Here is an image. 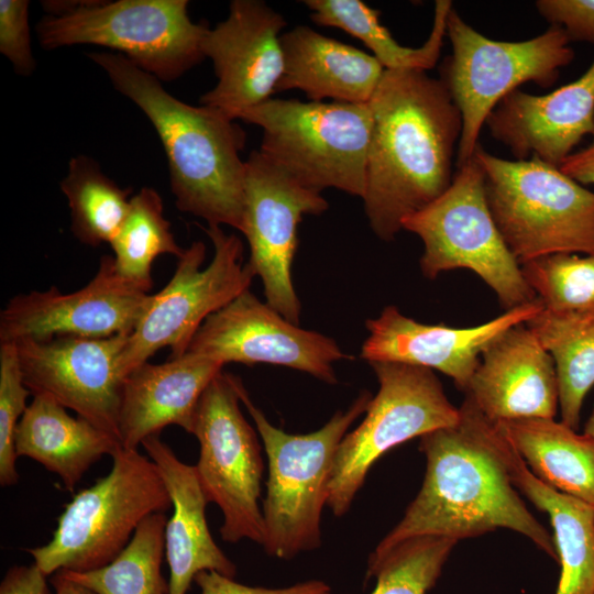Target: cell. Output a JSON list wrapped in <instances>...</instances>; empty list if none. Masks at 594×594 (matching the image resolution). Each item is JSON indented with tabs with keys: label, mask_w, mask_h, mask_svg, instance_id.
Listing matches in <instances>:
<instances>
[{
	"label": "cell",
	"mask_w": 594,
	"mask_h": 594,
	"mask_svg": "<svg viewBox=\"0 0 594 594\" xmlns=\"http://www.w3.org/2000/svg\"><path fill=\"white\" fill-rule=\"evenodd\" d=\"M459 409L455 425L419 438L426 458L421 488L372 553H384L415 537L459 541L506 528L558 561L553 537L528 510L512 482L503 435L469 397Z\"/></svg>",
	"instance_id": "obj_1"
},
{
	"label": "cell",
	"mask_w": 594,
	"mask_h": 594,
	"mask_svg": "<svg viewBox=\"0 0 594 594\" xmlns=\"http://www.w3.org/2000/svg\"><path fill=\"white\" fill-rule=\"evenodd\" d=\"M364 211L374 234L393 241L407 217L452 183L462 116L441 79L424 70L385 69L370 100Z\"/></svg>",
	"instance_id": "obj_2"
},
{
	"label": "cell",
	"mask_w": 594,
	"mask_h": 594,
	"mask_svg": "<svg viewBox=\"0 0 594 594\" xmlns=\"http://www.w3.org/2000/svg\"><path fill=\"white\" fill-rule=\"evenodd\" d=\"M114 89L148 118L163 144L170 191L178 210L243 233L245 223V131L223 112L188 105L125 56L87 54Z\"/></svg>",
	"instance_id": "obj_3"
},
{
	"label": "cell",
	"mask_w": 594,
	"mask_h": 594,
	"mask_svg": "<svg viewBox=\"0 0 594 594\" xmlns=\"http://www.w3.org/2000/svg\"><path fill=\"white\" fill-rule=\"evenodd\" d=\"M187 0L42 1L36 24L46 51L91 44L119 51L161 81L179 78L204 58L208 31L188 15Z\"/></svg>",
	"instance_id": "obj_4"
},
{
	"label": "cell",
	"mask_w": 594,
	"mask_h": 594,
	"mask_svg": "<svg viewBox=\"0 0 594 594\" xmlns=\"http://www.w3.org/2000/svg\"><path fill=\"white\" fill-rule=\"evenodd\" d=\"M372 398L365 391L317 431L290 435L273 426L242 388L241 402L255 424L268 462L262 506L263 548L268 556L288 560L320 547L321 515L338 447Z\"/></svg>",
	"instance_id": "obj_5"
},
{
	"label": "cell",
	"mask_w": 594,
	"mask_h": 594,
	"mask_svg": "<svg viewBox=\"0 0 594 594\" xmlns=\"http://www.w3.org/2000/svg\"><path fill=\"white\" fill-rule=\"evenodd\" d=\"M474 156L492 217L520 265L551 254H594V191L537 156L509 161L480 144Z\"/></svg>",
	"instance_id": "obj_6"
},
{
	"label": "cell",
	"mask_w": 594,
	"mask_h": 594,
	"mask_svg": "<svg viewBox=\"0 0 594 594\" xmlns=\"http://www.w3.org/2000/svg\"><path fill=\"white\" fill-rule=\"evenodd\" d=\"M110 472L65 505L52 539L29 549L48 576L61 570L87 572L117 558L148 516L172 501L156 464L139 450L121 448Z\"/></svg>",
	"instance_id": "obj_7"
},
{
	"label": "cell",
	"mask_w": 594,
	"mask_h": 594,
	"mask_svg": "<svg viewBox=\"0 0 594 594\" xmlns=\"http://www.w3.org/2000/svg\"><path fill=\"white\" fill-rule=\"evenodd\" d=\"M238 119L262 129L260 152L301 185L363 198L373 127L370 103L271 98Z\"/></svg>",
	"instance_id": "obj_8"
},
{
	"label": "cell",
	"mask_w": 594,
	"mask_h": 594,
	"mask_svg": "<svg viewBox=\"0 0 594 594\" xmlns=\"http://www.w3.org/2000/svg\"><path fill=\"white\" fill-rule=\"evenodd\" d=\"M452 54L441 67V80L462 116L457 165L474 155L488 116L518 86L532 81L548 88L560 69L574 59L570 38L558 25L529 40L496 41L477 32L451 9L447 34Z\"/></svg>",
	"instance_id": "obj_9"
},
{
	"label": "cell",
	"mask_w": 594,
	"mask_h": 594,
	"mask_svg": "<svg viewBox=\"0 0 594 594\" xmlns=\"http://www.w3.org/2000/svg\"><path fill=\"white\" fill-rule=\"evenodd\" d=\"M402 228L424 243L419 265L426 278L465 268L495 293L506 310L537 299L492 217L484 174L474 155L458 167L447 190L404 219Z\"/></svg>",
	"instance_id": "obj_10"
},
{
	"label": "cell",
	"mask_w": 594,
	"mask_h": 594,
	"mask_svg": "<svg viewBox=\"0 0 594 594\" xmlns=\"http://www.w3.org/2000/svg\"><path fill=\"white\" fill-rule=\"evenodd\" d=\"M204 230L213 245L211 262L202 268L206 245L193 242L169 282L150 295L121 355L125 377L163 348L170 349L169 359L184 355L206 319L250 289L256 275L243 263L240 238L224 233L221 226Z\"/></svg>",
	"instance_id": "obj_11"
},
{
	"label": "cell",
	"mask_w": 594,
	"mask_h": 594,
	"mask_svg": "<svg viewBox=\"0 0 594 594\" xmlns=\"http://www.w3.org/2000/svg\"><path fill=\"white\" fill-rule=\"evenodd\" d=\"M378 392L366 416L338 447L327 506L341 517L350 509L373 464L391 449L440 428L455 425L460 409L447 397L430 369L372 362Z\"/></svg>",
	"instance_id": "obj_12"
},
{
	"label": "cell",
	"mask_w": 594,
	"mask_h": 594,
	"mask_svg": "<svg viewBox=\"0 0 594 594\" xmlns=\"http://www.w3.org/2000/svg\"><path fill=\"white\" fill-rule=\"evenodd\" d=\"M243 387L239 377L222 370L204 392L191 430L199 443L195 469L206 498L222 513V540L249 539L263 547L264 463L256 432L240 409Z\"/></svg>",
	"instance_id": "obj_13"
},
{
	"label": "cell",
	"mask_w": 594,
	"mask_h": 594,
	"mask_svg": "<svg viewBox=\"0 0 594 594\" xmlns=\"http://www.w3.org/2000/svg\"><path fill=\"white\" fill-rule=\"evenodd\" d=\"M329 208L321 193L307 188L260 150L245 161V223L248 264L260 276L266 304L299 324L301 305L292 280L298 246V226L306 215Z\"/></svg>",
	"instance_id": "obj_14"
},
{
	"label": "cell",
	"mask_w": 594,
	"mask_h": 594,
	"mask_svg": "<svg viewBox=\"0 0 594 594\" xmlns=\"http://www.w3.org/2000/svg\"><path fill=\"white\" fill-rule=\"evenodd\" d=\"M150 290L123 276L112 255H103L94 277L75 292L52 286L11 297L0 312V343L131 334Z\"/></svg>",
	"instance_id": "obj_15"
},
{
	"label": "cell",
	"mask_w": 594,
	"mask_h": 594,
	"mask_svg": "<svg viewBox=\"0 0 594 594\" xmlns=\"http://www.w3.org/2000/svg\"><path fill=\"white\" fill-rule=\"evenodd\" d=\"M129 336H67L13 343L24 384L32 396L54 399L119 440L118 420L125 381L121 355Z\"/></svg>",
	"instance_id": "obj_16"
},
{
	"label": "cell",
	"mask_w": 594,
	"mask_h": 594,
	"mask_svg": "<svg viewBox=\"0 0 594 594\" xmlns=\"http://www.w3.org/2000/svg\"><path fill=\"white\" fill-rule=\"evenodd\" d=\"M185 354L254 365L267 363L336 384L333 364L352 359L320 332L301 329L262 302L251 290L206 319Z\"/></svg>",
	"instance_id": "obj_17"
},
{
	"label": "cell",
	"mask_w": 594,
	"mask_h": 594,
	"mask_svg": "<svg viewBox=\"0 0 594 594\" xmlns=\"http://www.w3.org/2000/svg\"><path fill=\"white\" fill-rule=\"evenodd\" d=\"M286 24L264 1H231L228 18L208 29L202 40L217 84L200 97L201 105L235 120L271 99L284 69L280 35Z\"/></svg>",
	"instance_id": "obj_18"
},
{
	"label": "cell",
	"mask_w": 594,
	"mask_h": 594,
	"mask_svg": "<svg viewBox=\"0 0 594 594\" xmlns=\"http://www.w3.org/2000/svg\"><path fill=\"white\" fill-rule=\"evenodd\" d=\"M542 310L541 301L535 299L487 322L455 328L419 322L391 305L365 321L369 336L360 358L369 363L395 362L436 370L466 392L484 349L504 331L528 322Z\"/></svg>",
	"instance_id": "obj_19"
},
{
	"label": "cell",
	"mask_w": 594,
	"mask_h": 594,
	"mask_svg": "<svg viewBox=\"0 0 594 594\" xmlns=\"http://www.w3.org/2000/svg\"><path fill=\"white\" fill-rule=\"evenodd\" d=\"M466 397L493 424L556 417L554 362L526 323L497 336L483 351Z\"/></svg>",
	"instance_id": "obj_20"
},
{
	"label": "cell",
	"mask_w": 594,
	"mask_h": 594,
	"mask_svg": "<svg viewBox=\"0 0 594 594\" xmlns=\"http://www.w3.org/2000/svg\"><path fill=\"white\" fill-rule=\"evenodd\" d=\"M491 135L517 160L537 156L554 166L594 125V61L576 80L543 96L514 90L488 116Z\"/></svg>",
	"instance_id": "obj_21"
},
{
	"label": "cell",
	"mask_w": 594,
	"mask_h": 594,
	"mask_svg": "<svg viewBox=\"0 0 594 594\" xmlns=\"http://www.w3.org/2000/svg\"><path fill=\"white\" fill-rule=\"evenodd\" d=\"M223 364L184 354L153 364L145 362L124 381L118 429L121 447L138 450L142 442L167 426L191 433L199 400Z\"/></svg>",
	"instance_id": "obj_22"
},
{
	"label": "cell",
	"mask_w": 594,
	"mask_h": 594,
	"mask_svg": "<svg viewBox=\"0 0 594 594\" xmlns=\"http://www.w3.org/2000/svg\"><path fill=\"white\" fill-rule=\"evenodd\" d=\"M141 446L160 470L172 501L173 514L165 527L169 594H186L201 571H215L233 579L235 564L210 534L206 518L209 502L195 465L180 461L160 436L146 438Z\"/></svg>",
	"instance_id": "obj_23"
},
{
	"label": "cell",
	"mask_w": 594,
	"mask_h": 594,
	"mask_svg": "<svg viewBox=\"0 0 594 594\" xmlns=\"http://www.w3.org/2000/svg\"><path fill=\"white\" fill-rule=\"evenodd\" d=\"M280 44L284 69L276 92L299 89L309 101L369 103L385 70L373 55L307 25L284 32Z\"/></svg>",
	"instance_id": "obj_24"
},
{
	"label": "cell",
	"mask_w": 594,
	"mask_h": 594,
	"mask_svg": "<svg viewBox=\"0 0 594 594\" xmlns=\"http://www.w3.org/2000/svg\"><path fill=\"white\" fill-rule=\"evenodd\" d=\"M18 458L26 457L58 475L73 491L88 469L122 447L118 439L46 396H33L14 436Z\"/></svg>",
	"instance_id": "obj_25"
},
{
	"label": "cell",
	"mask_w": 594,
	"mask_h": 594,
	"mask_svg": "<svg viewBox=\"0 0 594 594\" xmlns=\"http://www.w3.org/2000/svg\"><path fill=\"white\" fill-rule=\"evenodd\" d=\"M503 438V455L514 486L548 515L553 530L561 568L554 594H594V508L535 476Z\"/></svg>",
	"instance_id": "obj_26"
},
{
	"label": "cell",
	"mask_w": 594,
	"mask_h": 594,
	"mask_svg": "<svg viewBox=\"0 0 594 594\" xmlns=\"http://www.w3.org/2000/svg\"><path fill=\"white\" fill-rule=\"evenodd\" d=\"M543 483L594 508V440L554 418L495 424Z\"/></svg>",
	"instance_id": "obj_27"
},
{
	"label": "cell",
	"mask_w": 594,
	"mask_h": 594,
	"mask_svg": "<svg viewBox=\"0 0 594 594\" xmlns=\"http://www.w3.org/2000/svg\"><path fill=\"white\" fill-rule=\"evenodd\" d=\"M304 4L316 24L339 28L362 41L385 69L424 72L439 61L448 15L453 8L449 0L436 1L429 37L420 47L413 48L398 44L381 23L380 12L361 0H306Z\"/></svg>",
	"instance_id": "obj_28"
},
{
	"label": "cell",
	"mask_w": 594,
	"mask_h": 594,
	"mask_svg": "<svg viewBox=\"0 0 594 594\" xmlns=\"http://www.w3.org/2000/svg\"><path fill=\"white\" fill-rule=\"evenodd\" d=\"M526 324L554 362L561 421L576 430L594 386V314L543 309Z\"/></svg>",
	"instance_id": "obj_29"
},
{
	"label": "cell",
	"mask_w": 594,
	"mask_h": 594,
	"mask_svg": "<svg viewBox=\"0 0 594 594\" xmlns=\"http://www.w3.org/2000/svg\"><path fill=\"white\" fill-rule=\"evenodd\" d=\"M61 190L68 202L74 237L89 246L110 244L129 212L132 188L119 186L96 160L81 154L70 158Z\"/></svg>",
	"instance_id": "obj_30"
},
{
	"label": "cell",
	"mask_w": 594,
	"mask_h": 594,
	"mask_svg": "<svg viewBox=\"0 0 594 594\" xmlns=\"http://www.w3.org/2000/svg\"><path fill=\"white\" fill-rule=\"evenodd\" d=\"M166 522L165 513L148 516L120 554L102 568L61 571L97 594H169V583L161 571Z\"/></svg>",
	"instance_id": "obj_31"
},
{
	"label": "cell",
	"mask_w": 594,
	"mask_h": 594,
	"mask_svg": "<svg viewBox=\"0 0 594 594\" xmlns=\"http://www.w3.org/2000/svg\"><path fill=\"white\" fill-rule=\"evenodd\" d=\"M118 271L129 279L152 288V265L157 256L180 257L185 249L178 245L165 218L160 194L143 187L131 198L124 222L110 242Z\"/></svg>",
	"instance_id": "obj_32"
},
{
	"label": "cell",
	"mask_w": 594,
	"mask_h": 594,
	"mask_svg": "<svg viewBox=\"0 0 594 594\" xmlns=\"http://www.w3.org/2000/svg\"><path fill=\"white\" fill-rule=\"evenodd\" d=\"M457 543L453 538L422 536L371 553L365 581L375 579L376 584L370 594H427Z\"/></svg>",
	"instance_id": "obj_33"
},
{
	"label": "cell",
	"mask_w": 594,
	"mask_h": 594,
	"mask_svg": "<svg viewBox=\"0 0 594 594\" xmlns=\"http://www.w3.org/2000/svg\"><path fill=\"white\" fill-rule=\"evenodd\" d=\"M524 277L549 311L594 314V254H551L521 264Z\"/></svg>",
	"instance_id": "obj_34"
},
{
	"label": "cell",
	"mask_w": 594,
	"mask_h": 594,
	"mask_svg": "<svg viewBox=\"0 0 594 594\" xmlns=\"http://www.w3.org/2000/svg\"><path fill=\"white\" fill-rule=\"evenodd\" d=\"M25 386L14 343H0V485L18 483L14 436L28 408Z\"/></svg>",
	"instance_id": "obj_35"
},
{
	"label": "cell",
	"mask_w": 594,
	"mask_h": 594,
	"mask_svg": "<svg viewBox=\"0 0 594 594\" xmlns=\"http://www.w3.org/2000/svg\"><path fill=\"white\" fill-rule=\"evenodd\" d=\"M28 0L0 1V53L16 74L31 76L36 63L31 45Z\"/></svg>",
	"instance_id": "obj_36"
},
{
	"label": "cell",
	"mask_w": 594,
	"mask_h": 594,
	"mask_svg": "<svg viewBox=\"0 0 594 594\" xmlns=\"http://www.w3.org/2000/svg\"><path fill=\"white\" fill-rule=\"evenodd\" d=\"M538 12L564 30L570 41L594 44V0H538Z\"/></svg>",
	"instance_id": "obj_37"
},
{
	"label": "cell",
	"mask_w": 594,
	"mask_h": 594,
	"mask_svg": "<svg viewBox=\"0 0 594 594\" xmlns=\"http://www.w3.org/2000/svg\"><path fill=\"white\" fill-rule=\"evenodd\" d=\"M201 594H331L323 581L310 580L288 587L248 586L215 571H201L195 576Z\"/></svg>",
	"instance_id": "obj_38"
},
{
	"label": "cell",
	"mask_w": 594,
	"mask_h": 594,
	"mask_svg": "<svg viewBox=\"0 0 594 594\" xmlns=\"http://www.w3.org/2000/svg\"><path fill=\"white\" fill-rule=\"evenodd\" d=\"M46 578L34 562L12 566L1 581L0 594H52Z\"/></svg>",
	"instance_id": "obj_39"
},
{
	"label": "cell",
	"mask_w": 594,
	"mask_h": 594,
	"mask_svg": "<svg viewBox=\"0 0 594 594\" xmlns=\"http://www.w3.org/2000/svg\"><path fill=\"white\" fill-rule=\"evenodd\" d=\"M588 146L569 155L559 166L562 173L581 185H594V125Z\"/></svg>",
	"instance_id": "obj_40"
},
{
	"label": "cell",
	"mask_w": 594,
	"mask_h": 594,
	"mask_svg": "<svg viewBox=\"0 0 594 594\" xmlns=\"http://www.w3.org/2000/svg\"><path fill=\"white\" fill-rule=\"evenodd\" d=\"M52 585L56 594H97L88 587L69 580L62 571L54 573Z\"/></svg>",
	"instance_id": "obj_41"
},
{
	"label": "cell",
	"mask_w": 594,
	"mask_h": 594,
	"mask_svg": "<svg viewBox=\"0 0 594 594\" xmlns=\"http://www.w3.org/2000/svg\"><path fill=\"white\" fill-rule=\"evenodd\" d=\"M583 433L588 436L590 438H592L594 440V408H593L590 417L587 418V420H586V422L584 425Z\"/></svg>",
	"instance_id": "obj_42"
}]
</instances>
